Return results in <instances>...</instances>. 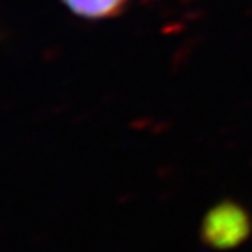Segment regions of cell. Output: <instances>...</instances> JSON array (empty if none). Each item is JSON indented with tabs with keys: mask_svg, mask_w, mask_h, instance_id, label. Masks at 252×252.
Listing matches in <instances>:
<instances>
[{
	"mask_svg": "<svg viewBox=\"0 0 252 252\" xmlns=\"http://www.w3.org/2000/svg\"><path fill=\"white\" fill-rule=\"evenodd\" d=\"M249 233V215L234 202H223L213 207L202 226V238L213 249H231L243 243Z\"/></svg>",
	"mask_w": 252,
	"mask_h": 252,
	"instance_id": "1",
	"label": "cell"
},
{
	"mask_svg": "<svg viewBox=\"0 0 252 252\" xmlns=\"http://www.w3.org/2000/svg\"><path fill=\"white\" fill-rule=\"evenodd\" d=\"M72 13L87 20H108L124 12L128 0H62Z\"/></svg>",
	"mask_w": 252,
	"mask_h": 252,
	"instance_id": "2",
	"label": "cell"
},
{
	"mask_svg": "<svg viewBox=\"0 0 252 252\" xmlns=\"http://www.w3.org/2000/svg\"><path fill=\"white\" fill-rule=\"evenodd\" d=\"M49 233L44 231V233H39V234H34L33 238H31V243L33 244H37V243H42V241H46V239H49Z\"/></svg>",
	"mask_w": 252,
	"mask_h": 252,
	"instance_id": "3",
	"label": "cell"
},
{
	"mask_svg": "<svg viewBox=\"0 0 252 252\" xmlns=\"http://www.w3.org/2000/svg\"><path fill=\"white\" fill-rule=\"evenodd\" d=\"M0 231H2V226H0Z\"/></svg>",
	"mask_w": 252,
	"mask_h": 252,
	"instance_id": "4",
	"label": "cell"
}]
</instances>
